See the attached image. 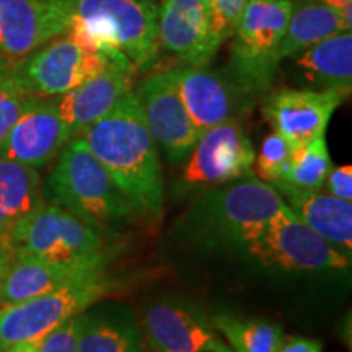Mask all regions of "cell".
<instances>
[{
  "mask_svg": "<svg viewBox=\"0 0 352 352\" xmlns=\"http://www.w3.org/2000/svg\"><path fill=\"white\" fill-rule=\"evenodd\" d=\"M77 138L104 166L135 217L160 219L164 212L160 157L134 90Z\"/></svg>",
  "mask_w": 352,
  "mask_h": 352,
  "instance_id": "obj_1",
  "label": "cell"
},
{
  "mask_svg": "<svg viewBox=\"0 0 352 352\" xmlns=\"http://www.w3.org/2000/svg\"><path fill=\"white\" fill-rule=\"evenodd\" d=\"M67 19L64 34L77 46L108 57L126 54L138 72L160 57L158 6L153 0H50Z\"/></svg>",
  "mask_w": 352,
  "mask_h": 352,
  "instance_id": "obj_2",
  "label": "cell"
},
{
  "mask_svg": "<svg viewBox=\"0 0 352 352\" xmlns=\"http://www.w3.org/2000/svg\"><path fill=\"white\" fill-rule=\"evenodd\" d=\"M283 204L271 183L248 175L202 192L182 227L202 245L248 252Z\"/></svg>",
  "mask_w": 352,
  "mask_h": 352,
  "instance_id": "obj_3",
  "label": "cell"
},
{
  "mask_svg": "<svg viewBox=\"0 0 352 352\" xmlns=\"http://www.w3.org/2000/svg\"><path fill=\"white\" fill-rule=\"evenodd\" d=\"M43 196L101 233L135 217L120 188L80 138L70 139L57 155Z\"/></svg>",
  "mask_w": 352,
  "mask_h": 352,
  "instance_id": "obj_4",
  "label": "cell"
},
{
  "mask_svg": "<svg viewBox=\"0 0 352 352\" xmlns=\"http://www.w3.org/2000/svg\"><path fill=\"white\" fill-rule=\"evenodd\" d=\"M292 0H248L232 34L228 74L252 98L266 95L280 65Z\"/></svg>",
  "mask_w": 352,
  "mask_h": 352,
  "instance_id": "obj_5",
  "label": "cell"
},
{
  "mask_svg": "<svg viewBox=\"0 0 352 352\" xmlns=\"http://www.w3.org/2000/svg\"><path fill=\"white\" fill-rule=\"evenodd\" d=\"M111 289L113 283L103 272L15 305L0 307V352L39 341L64 321L87 311Z\"/></svg>",
  "mask_w": 352,
  "mask_h": 352,
  "instance_id": "obj_6",
  "label": "cell"
},
{
  "mask_svg": "<svg viewBox=\"0 0 352 352\" xmlns=\"http://www.w3.org/2000/svg\"><path fill=\"white\" fill-rule=\"evenodd\" d=\"M103 233L52 202L44 204L15 232L10 256H33L50 261H80L107 253Z\"/></svg>",
  "mask_w": 352,
  "mask_h": 352,
  "instance_id": "obj_7",
  "label": "cell"
},
{
  "mask_svg": "<svg viewBox=\"0 0 352 352\" xmlns=\"http://www.w3.org/2000/svg\"><path fill=\"white\" fill-rule=\"evenodd\" d=\"M246 253L289 271H336L351 264L349 258L302 222L285 202Z\"/></svg>",
  "mask_w": 352,
  "mask_h": 352,
  "instance_id": "obj_8",
  "label": "cell"
},
{
  "mask_svg": "<svg viewBox=\"0 0 352 352\" xmlns=\"http://www.w3.org/2000/svg\"><path fill=\"white\" fill-rule=\"evenodd\" d=\"M118 57L87 51L67 34H60L16 59L15 67L21 83L33 96L57 98L100 74L109 60Z\"/></svg>",
  "mask_w": 352,
  "mask_h": 352,
  "instance_id": "obj_9",
  "label": "cell"
},
{
  "mask_svg": "<svg viewBox=\"0 0 352 352\" xmlns=\"http://www.w3.org/2000/svg\"><path fill=\"white\" fill-rule=\"evenodd\" d=\"M254 148L240 121H227L199 135L186 158L182 188L208 191L253 175Z\"/></svg>",
  "mask_w": 352,
  "mask_h": 352,
  "instance_id": "obj_10",
  "label": "cell"
},
{
  "mask_svg": "<svg viewBox=\"0 0 352 352\" xmlns=\"http://www.w3.org/2000/svg\"><path fill=\"white\" fill-rule=\"evenodd\" d=\"M170 74L199 135L222 122L239 121L241 114L256 103L228 70L222 72L208 65H183L171 69Z\"/></svg>",
  "mask_w": 352,
  "mask_h": 352,
  "instance_id": "obj_11",
  "label": "cell"
},
{
  "mask_svg": "<svg viewBox=\"0 0 352 352\" xmlns=\"http://www.w3.org/2000/svg\"><path fill=\"white\" fill-rule=\"evenodd\" d=\"M145 124L164 151L168 164H182L199 139L195 122L184 108L170 70L153 72L135 90Z\"/></svg>",
  "mask_w": 352,
  "mask_h": 352,
  "instance_id": "obj_12",
  "label": "cell"
},
{
  "mask_svg": "<svg viewBox=\"0 0 352 352\" xmlns=\"http://www.w3.org/2000/svg\"><path fill=\"white\" fill-rule=\"evenodd\" d=\"M342 100L334 91L280 88L264 95L263 114L274 132L297 148L324 135Z\"/></svg>",
  "mask_w": 352,
  "mask_h": 352,
  "instance_id": "obj_13",
  "label": "cell"
},
{
  "mask_svg": "<svg viewBox=\"0 0 352 352\" xmlns=\"http://www.w3.org/2000/svg\"><path fill=\"white\" fill-rule=\"evenodd\" d=\"M70 139L72 131L60 116L56 98L33 96L0 144V157L38 170L50 165Z\"/></svg>",
  "mask_w": 352,
  "mask_h": 352,
  "instance_id": "obj_14",
  "label": "cell"
},
{
  "mask_svg": "<svg viewBox=\"0 0 352 352\" xmlns=\"http://www.w3.org/2000/svg\"><path fill=\"white\" fill-rule=\"evenodd\" d=\"M108 254L80 261H50L33 256H10L0 285V307L15 305L65 285L107 272Z\"/></svg>",
  "mask_w": 352,
  "mask_h": 352,
  "instance_id": "obj_15",
  "label": "cell"
},
{
  "mask_svg": "<svg viewBox=\"0 0 352 352\" xmlns=\"http://www.w3.org/2000/svg\"><path fill=\"white\" fill-rule=\"evenodd\" d=\"M144 341L155 352H233L210 320L183 303L160 302L145 310Z\"/></svg>",
  "mask_w": 352,
  "mask_h": 352,
  "instance_id": "obj_16",
  "label": "cell"
},
{
  "mask_svg": "<svg viewBox=\"0 0 352 352\" xmlns=\"http://www.w3.org/2000/svg\"><path fill=\"white\" fill-rule=\"evenodd\" d=\"M135 74L138 69L134 64L127 59V56H121L109 60L100 74L72 88L65 95L57 96V109L72 131L74 138L111 111L122 96L132 91Z\"/></svg>",
  "mask_w": 352,
  "mask_h": 352,
  "instance_id": "obj_17",
  "label": "cell"
},
{
  "mask_svg": "<svg viewBox=\"0 0 352 352\" xmlns=\"http://www.w3.org/2000/svg\"><path fill=\"white\" fill-rule=\"evenodd\" d=\"M158 46L183 65H209V6L204 0H164L158 7Z\"/></svg>",
  "mask_w": 352,
  "mask_h": 352,
  "instance_id": "obj_18",
  "label": "cell"
},
{
  "mask_svg": "<svg viewBox=\"0 0 352 352\" xmlns=\"http://www.w3.org/2000/svg\"><path fill=\"white\" fill-rule=\"evenodd\" d=\"M67 19L50 0H0V56L20 59L67 32Z\"/></svg>",
  "mask_w": 352,
  "mask_h": 352,
  "instance_id": "obj_19",
  "label": "cell"
},
{
  "mask_svg": "<svg viewBox=\"0 0 352 352\" xmlns=\"http://www.w3.org/2000/svg\"><path fill=\"white\" fill-rule=\"evenodd\" d=\"M289 209L346 258L352 256V201L323 189H298L284 182L271 183Z\"/></svg>",
  "mask_w": 352,
  "mask_h": 352,
  "instance_id": "obj_20",
  "label": "cell"
},
{
  "mask_svg": "<svg viewBox=\"0 0 352 352\" xmlns=\"http://www.w3.org/2000/svg\"><path fill=\"white\" fill-rule=\"evenodd\" d=\"M292 80L300 88L334 91L347 98L352 90V34L340 33L290 57Z\"/></svg>",
  "mask_w": 352,
  "mask_h": 352,
  "instance_id": "obj_21",
  "label": "cell"
},
{
  "mask_svg": "<svg viewBox=\"0 0 352 352\" xmlns=\"http://www.w3.org/2000/svg\"><path fill=\"white\" fill-rule=\"evenodd\" d=\"M44 201L38 170L0 157V248L3 252L8 253L15 232Z\"/></svg>",
  "mask_w": 352,
  "mask_h": 352,
  "instance_id": "obj_22",
  "label": "cell"
},
{
  "mask_svg": "<svg viewBox=\"0 0 352 352\" xmlns=\"http://www.w3.org/2000/svg\"><path fill=\"white\" fill-rule=\"evenodd\" d=\"M77 352H145L142 329L129 311H83Z\"/></svg>",
  "mask_w": 352,
  "mask_h": 352,
  "instance_id": "obj_23",
  "label": "cell"
},
{
  "mask_svg": "<svg viewBox=\"0 0 352 352\" xmlns=\"http://www.w3.org/2000/svg\"><path fill=\"white\" fill-rule=\"evenodd\" d=\"M340 33L349 32H344L340 16L333 7L323 2H311V0L298 3V6L294 3L287 28L280 39V63Z\"/></svg>",
  "mask_w": 352,
  "mask_h": 352,
  "instance_id": "obj_24",
  "label": "cell"
},
{
  "mask_svg": "<svg viewBox=\"0 0 352 352\" xmlns=\"http://www.w3.org/2000/svg\"><path fill=\"white\" fill-rule=\"evenodd\" d=\"M210 324L226 338L233 352H277L285 338L283 328L267 320L215 315Z\"/></svg>",
  "mask_w": 352,
  "mask_h": 352,
  "instance_id": "obj_25",
  "label": "cell"
},
{
  "mask_svg": "<svg viewBox=\"0 0 352 352\" xmlns=\"http://www.w3.org/2000/svg\"><path fill=\"white\" fill-rule=\"evenodd\" d=\"M333 168L324 135L316 138L302 147L294 148L289 166L283 178L284 183L298 189H321Z\"/></svg>",
  "mask_w": 352,
  "mask_h": 352,
  "instance_id": "obj_26",
  "label": "cell"
},
{
  "mask_svg": "<svg viewBox=\"0 0 352 352\" xmlns=\"http://www.w3.org/2000/svg\"><path fill=\"white\" fill-rule=\"evenodd\" d=\"M15 60L0 56V144L33 98L16 74Z\"/></svg>",
  "mask_w": 352,
  "mask_h": 352,
  "instance_id": "obj_27",
  "label": "cell"
},
{
  "mask_svg": "<svg viewBox=\"0 0 352 352\" xmlns=\"http://www.w3.org/2000/svg\"><path fill=\"white\" fill-rule=\"evenodd\" d=\"M294 147L277 132H271L263 140L258 155H254L256 176L266 183L283 182Z\"/></svg>",
  "mask_w": 352,
  "mask_h": 352,
  "instance_id": "obj_28",
  "label": "cell"
},
{
  "mask_svg": "<svg viewBox=\"0 0 352 352\" xmlns=\"http://www.w3.org/2000/svg\"><path fill=\"white\" fill-rule=\"evenodd\" d=\"M248 0H209V44L217 54L239 25Z\"/></svg>",
  "mask_w": 352,
  "mask_h": 352,
  "instance_id": "obj_29",
  "label": "cell"
},
{
  "mask_svg": "<svg viewBox=\"0 0 352 352\" xmlns=\"http://www.w3.org/2000/svg\"><path fill=\"white\" fill-rule=\"evenodd\" d=\"M82 314L72 316L34 342L36 352H77Z\"/></svg>",
  "mask_w": 352,
  "mask_h": 352,
  "instance_id": "obj_30",
  "label": "cell"
},
{
  "mask_svg": "<svg viewBox=\"0 0 352 352\" xmlns=\"http://www.w3.org/2000/svg\"><path fill=\"white\" fill-rule=\"evenodd\" d=\"M321 189L334 197L352 201V166H333Z\"/></svg>",
  "mask_w": 352,
  "mask_h": 352,
  "instance_id": "obj_31",
  "label": "cell"
},
{
  "mask_svg": "<svg viewBox=\"0 0 352 352\" xmlns=\"http://www.w3.org/2000/svg\"><path fill=\"white\" fill-rule=\"evenodd\" d=\"M277 352H323V346L320 341L308 340V338L289 336L284 338Z\"/></svg>",
  "mask_w": 352,
  "mask_h": 352,
  "instance_id": "obj_32",
  "label": "cell"
},
{
  "mask_svg": "<svg viewBox=\"0 0 352 352\" xmlns=\"http://www.w3.org/2000/svg\"><path fill=\"white\" fill-rule=\"evenodd\" d=\"M2 352H36V347H34V342H23V344L12 346Z\"/></svg>",
  "mask_w": 352,
  "mask_h": 352,
  "instance_id": "obj_33",
  "label": "cell"
},
{
  "mask_svg": "<svg viewBox=\"0 0 352 352\" xmlns=\"http://www.w3.org/2000/svg\"><path fill=\"white\" fill-rule=\"evenodd\" d=\"M8 261H10V254H8L7 252H3V250L0 248V285H2L3 274H6V271H7Z\"/></svg>",
  "mask_w": 352,
  "mask_h": 352,
  "instance_id": "obj_34",
  "label": "cell"
},
{
  "mask_svg": "<svg viewBox=\"0 0 352 352\" xmlns=\"http://www.w3.org/2000/svg\"><path fill=\"white\" fill-rule=\"evenodd\" d=\"M320 2L327 3L329 7H342V6H347V3H352V0H320Z\"/></svg>",
  "mask_w": 352,
  "mask_h": 352,
  "instance_id": "obj_35",
  "label": "cell"
},
{
  "mask_svg": "<svg viewBox=\"0 0 352 352\" xmlns=\"http://www.w3.org/2000/svg\"><path fill=\"white\" fill-rule=\"evenodd\" d=\"M204 2H208V3H209V0H204Z\"/></svg>",
  "mask_w": 352,
  "mask_h": 352,
  "instance_id": "obj_36",
  "label": "cell"
}]
</instances>
